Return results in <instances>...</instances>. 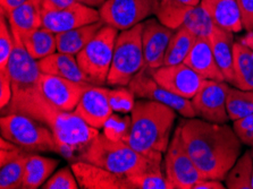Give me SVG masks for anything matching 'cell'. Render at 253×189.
Masks as SVG:
<instances>
[{
  "instance_id": "6da1fadb",
  "label": "cell",
  "mask_w": 253,
  "mask_h": 189,
  "mask_svg": "<svg viewBox=\"0 0 253 189\" xmlns=\"http://www.w3.org/2000/svg\"><path fill=\"white\" fill-rule=\"evenodd\" d=\"M14 41L13 53L6 68L11 78L13 96L1 114L21 113L42 122L55 136L60 155L76 161L99 134V129L87 125L74 111L59 110L44 98L39 87L41 71L38 60L29 55L21 38L15 37Z\"/></svg>"
},
{
  "instance_id": "7a4b0ae2",
  "label": "cell",
  "mask_w": 253,
  "mask_h": 189,
  "mask_svg": "<svg viewBox=\"0 0 253 189\" xmlns=\"http://www.w3.org/2000/svg\"><path fill=\"white\" fill-rule=\"evenodd\" d=\"M184 145L205 179L224 181L242 154V144L227 123L184 118L178 123Z\"/></svg>"
},
{
  "instance_id": "3957f363",
  "label": "cell",
  "mask_w": 253,
  "mask_h": 189,
  "mask_svg": "<svg viewBox=\"0 0 253 189\" xmlns=\"http://www.w3.org/2000/svg\"><path fill=\"white\" fill-rule=\"evenodd\" d=\"M131 129L123 142L145 155L167 151L176 120V111L166 104L140 99L131 111Z\"/></svg>"
},
{
  "instance_id": "277c9868",
  "label": "cell",
  "mask_w": 253,
  "mask_h": 189,
  "mask_svg": "<svg viewBox=\"0 0 253 189\" xmlns=\"http://www.w3.org/2000/svg\"><path fill=\"white\" fill-rule=\"evenodd\" d=\"M163 154L145 155L123 141H113L99 133L83 150L76 161L99 165L120 176L131 177L163 170Z\"/></svg>"
},
{
  "instance_id": "5b68a950",
  "label": "cell",
  "mask_w": 253,
  "mask_h": 189,
  "mask_svg": "<svg viewBox=\"0 0 253 189\" xmlns=\"http://www.w3.org/2000/svg\"><path fill=\"white\" fill-rule=\"evenodd\" d=\"M1 137L29 153H56L60 149L50 129L43 123L21 113L1 115Z\"/></svg>"
},
{
  "instance_id": "8992f818",
  "label": "cell",
  "mask_w": 253,
  "mask_h": 189,
  "mask_svg": "<svg viewBox=\"0 0 253 189\" xmlns=\"http://www.w3.org/2000/svg\"><path fill=\"white\" fill-rule=\"evenodd\" d=\"M142 28L143 23H140L118 34L107 85L128 86L133 77L144 67Z\"/></svg>"
},
{
  "instance_id": "52a82bcc",
  "label": "cell",
  "mask_w": 253,
  "mask_h": 189,
  "mask_svg": "<svg viewBox=\"0 0 253 189\" xmlns=\"http://www.w3.org/2000/svg\"><path fill=\"white\" fill-rule=\"evenodd\" d=\"M118 34V30L105 24L76 55L80 67L93 85L103 86L107 84Z\"/></svg>"
},
{
  "instance_id": "ba28073f",
  "label": "cell",
  "mask_w": 253,
  "mask_h": 189,
  "mask_svg": "<svg viewBox=\"0 0 253 189\" xmlns=\"http://www.w3.org/2000/svg\"><path fill=\"white\" fill-rule=\"evenodd\" d=\"M165 173L174 189H193L194 185L205 179L190 156L182 140L181 129L176 127L165 152Z\"/></svg>"
},
{
  "instance_id": "9c48e42d",
  "label": "cell",
  "mask_w": 253,
  "mask_h": 189,
  "mask_svg": "<svg viewBox=\"0 0 253 189\" xmlns=\"http://www.w3.org/2000/svg\"><path fill=\"white\" fill-rule=\"evenodd\" d=\"M159 8V0H106L100 7L101 21L118 31L143 23Z\"/></svg>"
},
{
  "instance_id": "30bf717a",
  "label": "cell",
  "mask_w": 253,
  "mask_h": 189,
  "mask_svg": "<svg viewBox=\"0 0 253 189\" xmlns=\"http://www.w3.org/2000/svg\"><path fill=\"white\" fill-rule=\"evenodd\" d=\"M128 87L135 98L151 100V101L166 104L184 118L195 117L192 101L190 99H185L166 90L164 86L156 82L150 71L147 68H142L133 77L128 84Z\"/></svg>"
},
{
  "instance_id": "8fae6325",
  "label": "cell",
  "mask_w": 253,
  "mask_h": 189,
  "mask_svg": "<svg viewBox=\"0 0 253 189\" xmlns=\"http://www.w3.org/2000/svg\"><path fill=\"white\" fill-rule=\"evenodd\" d=\"M227 82L205 79L191 101L195 117L213 123H227L229 120L226 98L229 88Z\"/></svg>"
},
{
  "instance_id": "7c38bea8",
  "label": "cell",
  "mask_w": 253,
  "mask_h": 189,
  "mask_svg": "<svg viewBox=\"0 0 253 189\" xmlns=\"http://www.w3.org/2000/svg\"><path fill=\"white\" fill-rule=\"evenodd\" d=\"M91 86L89 83L74 82L44 73H41L39 78V87L44 98L59 110L68 113L75 110L84 92Z\"/></svg>"
},
{
  "instance_id": "4fadbf2b",
  "label": "cell",
  "mask_w": 253,
  "mask_h": 189,
  "mask_svg": "<svg viewBox=\"0 0 253 189\" xmlns=\"http://www.w3.org/2000/svg\"><path fill=\"white\" fill-rule=\"evenodd\" d=\"M155 80L166 90L185 99H192L201 87L202 77L184 63L149 69Z\"/></svg>"
},
{
  "instance_id": "5bb4252c",
  "label": "cell",
  "mask_w": 253,
  "mask_h": 189,
  "mask_svg": "<svg viewBox=\"0 0 253 189\" xmlns=\"http://www.w3.org/2000/svg\"><path fill=\"white\" fill-rule=\"evenodd\" d=\"M101 21L99 10L93 7L74 2L66 8L42 14V26L58 34Z\"/></svg>"
},
{
  "instance_id": "9a60e30c",
  "label": "cell",
  "mask_w": 253,
  "mask_h": 189,
  "mask_svg": "<svg viewBox=\"0 0 253 189\" xmlns=\"http://www.w3.org/2000/svg\"><path fill=\"white\" fill-rule=\"evenodd\" d=\"M171 30L158 21V18H148L142 28V47L144 53V67L156 69L164 66L168 44L174 36Z\"/></svg>"
},
{
  "instance_id": "2e32d148",
  "label": "cell",
  "mask_w": 253,
  "mask_h": 189,
  "mask_svg": "<svg viewBox=\"0 0 253 189\" xmlns=\"http://www.w3.org/2000/svg\"><path fill=\"white\" fill-rule=\"evenodd\" d=\"M71 167L82 189H132L127 177L120 176L99 165L74 161Z\"/></svg>"
},
{
  "instance_id": "e0dca14e",
  "label": "cell",
  "mask_w": 253,
  "mask_h": 189,
  "mask_svg": "<svg viewBox=\"0 0 253 189\" xmlns=\"http://www.w3.org/2000/svg\"><path fill=\"white\" fill-rule=\"evenodd\" d=\"M74 113L93 128H103L106 121L114 113L107 96V87L92 85L87 88Z\"/></svg>"
},
{
  "instance_id": "ac0fdd59",
  "label": "cell",
  "mask_w": 253,
  "mask_h": 189,
  "mask_svg": "<svg viewBox=\"0 0 253 189\" xmlns=\"http://www.w3.org/2000/svg\"><path fill=\"white\" fill-rule=\"evenodd\" d=\"M184 64L197 72L203 79L225 82L224 75L213 56L209 38H197Z\"/></svg>"
},
{
  "instance_id": "d6986e66",
  "label": "cell",
  "mask_w": 253,
  "mask_h": 189,
  "mask_svg": "<svg viewBox=\"0 0 253 189\" xmlns=\"http://www.w3.org/2000/svg\"><path fill=\"white\" fill-rule=\"evenodd\" d=\"M30 154L18 146L11 150H0V188H22Z\"/></svg>"
},
{
  "instance_id": "ffe728a7",
  "label": "cell",
  "mask_w": 253,
  "mask_h": 189,
  "mask_svg": "<svg viewBox=\"0 0 253 189\" xmlns=\"http://www.w3.org/2000/svg\"><path fill=\"white\" fill-rule=\"evenodd\" d=\"M41 73L50 74L79 83H90V79L84 74L76 60V56L68 53L55 52L52 55L38 60ZM93 85V84H92Z\"/></svg>"
},
{
  "instance_id": "44dd1931",
  "label": "cell",
  "mask_w": 253,
  "mask_h": 189,
  "mask_svg": "<svg viewBox=\"0 0 253 189\" xmlns=\"http://www.w3.org/2000/svg\"><path fill=\"white\" fill-rule=\"evenodd\" d=\"M216 61L223 73L225 82L233 85L234 82V33L214 25L209 37Z\"/></svg>"
},
{
  "instance_id": "7402d4cb",
  "label": "cell",
  "mask_w": 253,
  "mask_h": 189,
  "mask_svg": "<svg viewBox=\"0 0 253 189\" xmlns=\"http://www.w3.org/2000/svg\"><path fill=\"white\" fill-rule=\"evenodd\" d=\"M201 5L208 10L218 28L232 33L243 30L237 0H201Z\"/></svg>"
},
{
  "instance_id": "603a6c76",
  "label": "cell",
  "mask_w": 253,
  "mask_h": 189,
  "mask_svg": "<svg viewBox=\"0 0 253 189\" xmlns=\"http://www.w3.org/2000/svg\"><path fill=\"white\" fill-rule=\"evenodd\" d=\"M58 165L59 160L31 153L25 165L22 188L37 189L42 187L45 181L55 173Z\"/></svg>"
},
{
  "instance_id": "cb8c5ba5",
  "label": "cell",
  "mask_w": 253,
  "mask_h": 189,
  "mask_svg": "<svg viewBox=\"0 0 253 189\" xmlns=\"http://www.w3.org/2000/svg\"><path fill=\"white\" fill-rule=\"evenodd\" d=\"M103 25L105 23L99 21L93 24L56 34L57 51L76 56L94 38Z\"/></svg>"
},
{
  "instance_id": "d4e9b609",
  "label": "cell",
  "mask_w": 253,
  "mask_h": 189,
  "mask_svg": "<svg viewBox=\"0 0 253 189\" xmlns=\"http://www.w3.org/2000/svg\"><path fill=\"white\" fill-rule=\"evenodd\" d=\"M13 32L20 37L26 51L33 59L40 60L42 58L50 56L57 51L56 34L44 29L43 26L23 34H18L15 31Z\"/></svg>"
},
{
  "instance_id": "484cf974",
  "label": "cell",
  "mask_w": 253,
  "mask_h": 189,
  "mask_svg": "<svg viewBox=\"0 0 253 189\" xmlns=\"http://www.w3.org/2000/svg\"><path fill=\"white\" fill-rule=\"evenodd\" d=\"M10 29L23 34L42 28L41 0H26L7 16Z\"/></svg>"
},
{
  "instance_id": "4316f807",
  "label": "cell",
  "mask_w": 253,
  "mask_h": 189,
  "mask_svg": "<svg viewBox=\"0 0 253 189\" xmlns=\"http://www.w3.org/2000/svg\"><path fill=\"white\" fill-rule=\"evenodd\" d=\"M241 90H253V50L243 42L234 44V82Z\"/></svg>"
},
{
  "instance_id": "83f0119b",
  "label": "cell",
  "mask_w": 253,
  "mask_h": 189,
  "mask_svg": "<svg viewBox=\"0 0 253 189\" xmlns=\"http://www.w3.org/2000/svg\"><path fill=\"white\" fill-rule=\"evenodd\" d=\"M200 2L201 0H159L156 16L167 28L177 30L183 25L187 13Z\"/></svg>"
},
{
  "instance_id": "f1b7e54d",
  "label": "cell",
  "mask_w": 253,
  "mask_h": 189,
  "mask_svg": "<svg viewBox=\"0 0 253 189\" xmlns=\"http://www.w3.org/2000/svg\"><path fill=\"white\" fill-rule=\"evenodd\" d=\"M253 154L245 151L237 159L225 178V186L228 189H252Z\"/></svg>"
},
{
  "instance_id": "f546056e",
  "label": "cell",
  "mask_w": 253,
  "mask_h": 189,
  "mask_svg": "<svg viewBox=\"0 0 253 189\" xmlns=\"http://www.w3.org/2000/svg\"><path fill=\"white\" fill-rule=\"evenodd\" d=\"M195 38L197 37L193 36L189 30L181 26L177 30H175L174 36L168 44L166 57H165V66H170V65H177L184 63L189 55L191 49H192Z\"/></svg>"
},
{
  "instance_id": "4dcf8cb0",
  "label": "cell",
  "mask_w": 253,
  "mask_h": 189,
  "mask_svg": "<svg viewBox=\"0 0 253 189\" xmlns=\"http://www.w3.org/2000/svg\"><path fill=\"white\" fill-rule=\"evenodd\" d=\"M226 108L229 120L232 121L253 113V90L247 91L229 86L226 98Z\"/></svg>"
},
{
  "instance_id": "1f68e13d",
  "label": "cell",
  "mask_w": 253,
  "mask_h": 189,
  "mask_svg": "<svg viewBox=\"0 0 253 189\" xmlns=\"http://www.w3.org/2000/svg\"><path fill=\"white\" fill-rule=\"evenodd\" d=\"M182 26L197 38H209L214 28V23L208 10L200 2V5L195 6L187 13Z\"/></svg>"
},
{
  "instance_id": "d6a6232c",
  "label": "cell",
  "mask_w": 253,
  "mask_h": 189,
  "mask_svg": "<svg viewBox=\"0 0 253 189\" xmlns=\"http://www.w3.org/2000/svg\"><path fill=\"white\" fill-rule=\"evenodd\" d=\"M132 189H174L164 171H150L127 177Z\"/></svg>"
},
{
  "instance_id": "836d02e7",
  "label": "cell",
  "mask_w": 253,
  "mask_h": 189,
  "mask_svg": "<svg viewBox=\"0 0 253 189\" xmlns=\"http://www.w3.org/2000/svg\"><path fill=\"white\" fill-rule=\"evenodd\" d=\"M107 96L114 113H131L134 107L133 92L128 86H117L116 88H107Z\"/></svg>"
},
{
  "instance_id": "e575fe53",
  "label": "cell",
  "mask_w": 253,
  "mask_h": 189,
  "mask_svg": "<svg viewBox=\"0 0 253 189\" xmlns=\"http://www.w3.org/2000/svg\"><path fill=\"white\" fill-rule=\"evenodd\" d=\"M131 113L120 115L113 113L103 126V134L113 141H123L131 129Z\"/></svg>"
},
{
  "instance_id": "d590c367",
  "label": "cell",
  "mask_w": 253,
  "mask_h": 189,
  "mask_svg": "<svg viewBox=\"0 0 253 189\" xmlns=\"http://www.w3.org/2000/svg\"><path fill=\"white\" fill-rule=\"evenodd\" d=\"M14 37L11 32L9 22L5 14L0 16V71L7 68L9 58L14 50Z\"/></svg>"
},
{
  "instance_id": "8d00e7d4",
  "label": "cell",
  "mask_w": 253,
  "mask_h": 189,
  "mask_svg": "<svg viewBox=\"0 0 253 189\" xmlns=\"http://www.w3.org/2000/svg\"><path fill=\"white\" fill-rule=\"evenodd\" d=\"M43 189H79L80 185L72 167H65L53 173L42 186Z\"/></svg>"
},
{
  "instance_id": "74e56055",
  "label": "cell",
  "mask_w": 253,
  "mask_h": 189,
  "mask_svg": "<svg viewBox=\"0 0 253 189\" xmlns=\"http://www.w3.org/2000/svg\"><path fill=\"white\" fill-rule=\"evenodd\" d=\"M233 129L241 142L244 145L251 146L253 144V113L245 115L243 118L237 119V120L233 121Z\"/></svg>"
},
{
  "instance_id": "f35d334b",
  "label": "cell",
  "mask_w": 253,
  "mask_h": 189,
  "mask_svg": "<svg viewBox=\"0 0 253 189\" xmlns=\"http://www.w3.org/2000/svg\"><path fill=\"white\" fill-rule=\"evenodd\" d=\"M13 96V85L11 78L7 69L0 71V108L5 109L8 106Z\"/></svg>"
},
{
  "instance_id": "ab89813d",
  "label": "cell",
  "mask_w": 253,
  "mask_h": 189,
  "mask_svg": "<svg viewBox=\"0 0 253 189\" xmlns=\"http://www.w3.org/2000/svg\"><path fill=\"white\" fill-rule=\"evenodd\" d=\"M243 30L253 33V0H237Z\"/></svg>"
},
{
  "instance_id": "60d3db41",
  "label": "cell",
  "mask_w": 253,
  "mask_h": 189,
  "mask_svg": "<svg viewBox=\"0 0 253 189\" xmlns=\"http://www.w3.org/2000/svg\"><path fill=\"white\" fill-rule=\"evenodd\" d=\"M74 2H76V0H41L42 14L47 13V11L66 8V7L73 5Z\"/></svg>"
},
{
  "instance_id": "b9f144b4",
  "label": "cell",
  "mask_w": 253,
  "mask_h": 189,
  "mask_svg": "<svg viewBox=\"0 0 253 189\" xmlns=\"http://www.w3.org/2000/svg\"><path fill=\"white\" fill-rule=\"evenodd\" d=\"M226 186L220 180L202 179L194 185L193 189H225Z\"/></svg>"
},
{
  "instance_id": "7bdbcfd3",
  "label": "cell",
  "mask_w": 253,
  "mask_h": 189,
  "mask_svg": "<svg viewBox=\"0 0 253 189\" xmlns=\"http://www.w3.org/2000/svg\"><path fill=\"white\" fill-rule=\"evenodd\" d=\"M25 1L26 0H0V3H1V13L5 14V16L7 17L11 11L16 9L17 7H20Z\"/></svg>"
},
{
  "instance_id": "ee69618b",
  "label": "cell",
  "mask_w": 253,
  "mask_h": 189,
  "mask_svg": "<svg viewBox=\"0 0 253 189\" xmlns=\"http://www.w3.org/2000/svg\"><path fill=\"white\" fill-rule=\"evenodd\" d=\"M76 1L94 8V7H101L106 2V0H76Z\"/></svg>"
},
{
  "instance_id": "f6af8a7d",
  "label": "cell",
  "mask_w": 253,
  "mask_h": 189,
  "mask_svg": "<svg viewBox=\"0 0 253 189\" xmlns=\"http://www.w3.org/2000/svg\"><path fill=\"white\" fill-rule=\"evenodd\" d=\"M244 44H247L249 48L253 50V33H248V36L242 38V41Z\"/></svg>"
},
{
  "instance_id": "bcb514c9",
  "label": "cell",
  "mask_w": 253,
  "mask_h": 189,
  "mask_svg": "<svg viewBox=\"0 0 253 189\" xmlns=\"http://www.w3.org/2000/svg\"><path fill=\"white\" fill-rule=\"evenodd\" d=\"M251 184H252V189H253V172H252V180H251Z\"/></svg>"
},
{
  "instance_id": "7dc6e473",
  "label": "cell",
  "mask_w": 253,
  "mask_h": 189,
  "mask_svg": "<svg viewBox=\"0 0 253 189\" xmlns=\"http://www.w3.org/2000/svg\"><path fill=\"white\" fill-rule=\"evenodd\" d=\"M252 154H253V149H252Z\"/></svg>"
},
{
  "instance_id": "c3c4849f",
  "label": "cell",
  "mask_w": 253,
  "mask_h": 189,
  "mask_svg": "<svg viewBox=\"0 0 253 189\" xmlns=\"http://www.w3.org/2000/svg\"><path fill=\"white\" fill-rule=\"evenodd\" d=\"M252 149H253V144H252Z\"/></svg>"
}]
</instances>
